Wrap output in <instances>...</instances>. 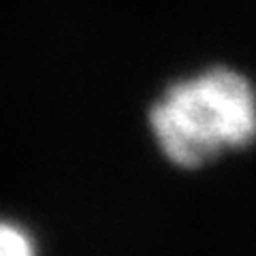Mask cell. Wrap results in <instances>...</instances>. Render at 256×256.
Instances as JSON below:
<instances>
[{"instance_id":"cell-2","label":"cell","mask_w":256,"mask_h":256,"mask_svg":"<svg viewBox=\"0 0 256 256\" xmlns=\"http://www.w3.org/2000/svg\"><path fill=\"white\" fill-rule=\"evenodd\" d=\"M0 256H34L28 233L18 224L0 220Z\"/></svg>"},{"instance_id":"cell-1","label":"cell","mask_w":256,"mask_h":256,"mask_svg":"<svg viewBox=\"0 0 256 256\" xmlns=\"http://www.w3.org/2000/svg\"><path fill=\"white\" fill-rule=\"evenodd\" d=\"M150 124L166 158L201 166L256 139V90L242 73L216 66L173 84L152 107Z\"/></svg>"}]
</instances>
